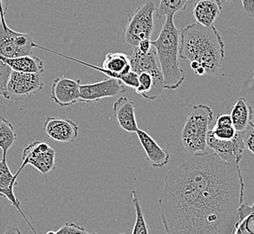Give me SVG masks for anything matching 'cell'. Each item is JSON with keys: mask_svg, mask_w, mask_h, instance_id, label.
<instances>
[{"mask_svg": "<svg viewBox=\"0 0 254 234\" xmlns=\"http://www.w3.org/2000/svg\"><path fill=\"white\" fill-rule=\"evenodd\" d=\"M245 182L240 165L196 154L167 173L159 205L166 234H232Z\"/></svg>", "mask_w": 254, "mask_h": 234, "instance_id": "6da1fadb", "label": "cell"}, {"mask_svg": "<svg viewBox=\"0 0 254 234\" xmlns=\"http://www.w3.org/2000/svg\"><path fill=\"white\" fill-rule=\"evenodd\" d=\"M180 57L190 62L197 76H215L225 58V44L214 25L198 23L187 25L181 32Z\"/></svg>", "mask_w": 254, "mask_h": 234, "instance_id": "7a4b0ae2", "label": "cell"}, {"mask_svg": "<svg viewBox=\"0 0 254 234\" xmlns=\"http://www.w3.org/2000/svg\"><path fill=\"white\" fill-rule=\"evenodd\" d=\"M173 15L167 16L159 37L152 41V47L156 52L160 61L164 89L174 90L180 88L185 80V72L178 60L180 54L181 32L177 29Z\"/></svg>", "mask_w": 254, "mask_h": 234, "instance_id": "3957f363", "label": "cell"}, {"mask_svg": "<svg viewBox=\"0 0 254 234\" xmlns=\"http://www.w3.org/2000/svg\"><path fill=\"white\" fill-rule=\"evenodd\" d=\"M213 119L210 107L198 104L191 108L181 132V142L192 156L206 152L207 134Z\"/></svg>", "mask_w": 254, "mask_h": 234, "instance_id": "277c9868", "label": "cell"}, {"mask_svg": "<svg viewBox=\"0 0 254 234\" xmlns=\"http://www.w3.org/2000/svg\"><path fill=\"white\" fill-rule=\"evenodd\" d=\"M156 6L152 1H145L128 17L126 28L121 33V40L127 49H135L144 40H151L154 28Z\"/></svg>", "mask_w": 254, "mask_h": 234, "instance_id": "5b68a950", "label": "cell"}, {"mask_svg": "<svg viewBox=\"0 0 254 234\" xmlns=\"http://www.w3.org/2000/svg\"><path fill=\"white\" fill-rule=\"evenodd\" d=\"M35 46L31 34L17 33L6 25L5 18L0 25V56L14 58L33 54Z\"/></svg>", "mask_w": 254, "mask_h": 234, "instance_id": "8992f818", "label": "cell"}, {"mask_svg": "<svg viewBox=\"0 0 254 234\" xmlns=\"http://www.w3.org/2000/svg\"><path fill=\"white\" fill-rule=\"evenodd\" d=\"M44 87L42 74L24 73L13 70L7 82L5 98L13 101L22 100L40 92Z\"/></svg>", "mask_w": 254, "mask_h": 234, "instance_id": "52a82bcc", "label": "cell"}, {"mask_svg": "<svg viewBox=\"0 0 254 234\" xmlns=\"http://www.w3.org/2000/svg\"><path fill=\"white\" fill-rule=\"evenodd\" d=\"M22 160L23 168L31 165L42 174L47 175L55 166V151L48 143L35 141L24 149Z\"/></svg>", "mask_w": 254, "mask_h": 234, "instance_id": "ba28073f", "label": "cell"}, {"mask_svg": "<svg viewBox=\"0 0 254 234\" xmlns=\"http://www.w3.org/2000/svg\"><path fill=\"white\" fill-rule=\"evenodd\" d=\"M46 51L54 54H58L60 56H64L65 58H69V59L74 60L76 62L83 64L85 66L94 68L96 70H98L100 72L106 74V76H108V78H117L118 80H120L125 86L127 84V74L132 70L130 57H128L127 54H121V53H108L104 58L102 67L100 68V67H97V66H94V65L86 63V62L78 60L76 58L65 56L64 54L54 53L51 50L46 49Z\"/></svg>", "mask_w": 254, "mask_h": 234, "instance_id": "9c48e42d", "label": "cell"}, {"mask_svg": "<svg viewBox=\"0 0 254 234\" xmlns=\"http://www.w3.org/2000/svg\"><path fill=\"white\" fill-rule=\"evenodd\" d=\"M126 91L127 87L117 78H105L97 83H80L79 102H97L103 98L117 97Z\"/></svg>", "mask_w": 254, "mask_h": 234, "instance_id": "30bf717a", "label": "cell"}, {"mask_svg": "<svg viewBox=\"0 0 254 234\" xmlns=\"http://www.w3.org/2000/svg\"><path fill=\"white\" fill-rule=\"evenodd\" d=\"M206 144L222 161L231 164L240 165L245 149L242 132H236V135L233 140L221 141L215 139L209 131L207 134Z\"/></svg>", "mask_w": 254, "mask_h": 234, "instance_id": "8fae6325", "label": "cell"}, {"mask_svg": "<svg viewBox=\"0 0 254 234\" xmlns=\"http://www.w3.org/2000/svg\"><path fill=\"white\" fill-rule=\"evenodd\" d=\"M80 80H74L66 77L55 78L52 85L51 98L62 108H67L79 102Z\"/></svg>", "mask_w": 254, "mask_h": 234, "instance_id": "7c38bea8", "label": "cell"}, {"mask_svg": "<svg viewBox=\"0 0 254 234\" xmlns=\"http://www.w3.org/2000/svg\"><path fill=\"white\" fill-rule=\"evenodd\" d=\"M24 168L20 166L17 172L15 175L10 171L9 167L7 165V162L5 159H2L0 161V196L6 198L9 201L12 205L15 207L16 209L19 211L21 215L25 218V222L27 223V225H29L30 228L33 231L34 234H38L36 233V231L34 230L33 225H31L29 220L27 219V217L25 216L24 212L22 211L21 208V203L20 201L15 197V186L17 185V177L19 176L21 171Z\"/></svg>", "mask_w": 254, "mask_h": 234, "instance_id": "4fadbf2b", "label": "cell"}, {"mask_svg": "<svg viewBox=\"0 0 254 234\" xmlns=\"http://www.w3.org/2000/svg\"><path fill=\"white\" fill-rule=\"evenodd\" d=\"M44 130L47 136L56 142H74L78 135V126L73 121L58 117H47Z\"/></svg>", "mask_w": 254, "mask_h": 234, "instance_id": "5bb4252c", "label": "cell"}, {"mask_svg": "<svg viewBox=\"0 0 254 234\" xmlns=\"http://www.w3.org/2000/svg\"><path fill=\"white\" fill-rule=\"evenodd\" d=\"M136 134L141 145L146 153L147 161L151 163V165L156 169H161L166 166L171 160L170 153L161 148L156 141L146 132L139 129Z\"/></svg>", "mask_w": 254, "mask_h": 234, "instance_id": "9a60e30c", "label": "cell"}, {"mask_svg": "<svg viewBox=\"0 0 254 234\" xmlns=\"http://www.w3.org/2000/svg\"><path fill=\"white\" fill-rule=\"evenodd\" d=\"M112 111L119 126L124 131L136 133L139 128L134 112V103L132 100L124 97L118 98L113 105Z\"/></svg>", "mask_w": 254, "mask_h": 234, "instance_id": "2e32d148", "label": "cell"}, {"mask_svg": "<svg viewBox=\"0 0 254 234\" xmlns=\"http://www.w3.org/2000/svg\"><path fill=\"white\" fill-rule=\"evenodd\" d=\"M222 8L221 0H195L192 14L196 23L209 27L214 25Z\"/></svg>", "mask_w": 254, "mask_h": 234, "instance_id": "e0dca14e", "label": "cell"}, {"mask_svg": "<svg viewBox=\"0 0 254 234\" xmlns=\"http://www.w3.org/2000/svg\"><path fill=\"white\" fill-rule=\"evenodd\" d=\"M132 71L139 74L142 72H148L150 74L158 73L161 71V68L157 64V54L155 49H152L148 54H142L139 50L135 48L133 54L130 57Z\"/></svg>", "mask_w": 254, "mask_h": 234, "instance_id": "ac0fdd59", "label": "cell"}, {"mask_svg": "<svg viewBox=\"0 0 254 234\" xmlns=\"http://www.w3.org/2000/svg\"><path fill=\"white\" fill-rule=\"evenodd\" d=\"M0 59L7 66H9L14 71L36 74H43L44 71V63L42 59L33 55L14 58H4L0 56Z\"/></svg>", "mask_w": 254, "mask_h": 234, "instance_id": "d6986e66", "label": "cell"}, {"mask_svg": "<svg viewBox=\"0 0 254 234\" xmlns=\"http://www.w3.org/2000/svg\"><path fill=\"white\" fill-rule=\"evenodd\" d=\"M233 126L236 132H245L252 123L254 110L245 98H240L231 112Z\"/></svg>", "mask_w": 254, "mask_h": 234, "instance_id": "ffe728a7", "label": "cell"}, {"mask_svg": "<svg viewBox=\"0 0 254 234\" xmlns=\"http://www.w3.org/2000/svg\"><path fill=\"white\" fill-rule=\"evenodd\" d=\"M16 138L17 135L13 124L4 117H0V149L3 152L2 159L6 160L7 151L15 144Z\"/></svg>", "mask_w": 254, "mask_h": 234, "instance_id": "44dd1931", "label": "cell"}, {"mask_svg": "<svg viewBox=\"0 0 254 234\" xmlns=\"http://www.w3.org/2000/svg\"><path fill=\"white\" fill-rule=\"evenodd\" d=\"M190 0H160L159 6L156 8L157 17L171 16L181 11L186 10Z\"/></svg>", "mask_w": 254, "mask_h": 234, "instance_id": "7402d4cb", "label": "cell"}, {"mask_svg": "<svg viewBox=\"0 0 254 234\" xmlns=\"http://www.w3.org/2000/svg\"><path fill=\"white\" fill-rule=\"evenodd\" d=\"M131 194H132V204L134 205L135 215H136L132 234H151L145 218L142 214V206L140 205V202L137 197L136 191L132 190Z\"/></svg>", "mask_w": 254, "mask_h": 234, "instance_id": "603a6c76", "label": "cell"}, {"mask_svg": "<svg viewBox=\"0 0 254 234\" xmlns=\"http://www.w3.org/2000/svg\"><path fill=\"white\" fill-rule=\"evenodd\" d=\"M212 135L215 137L217 140L221 141H230L233 140L236 135V131H235L234 126H215L210 130Z\"/></svg>", "mask_w": 254, "mask_h": 234, "instance_id": "cb8c5ba5", "label": "cell"}, {"mask_svg": "<svg viewBox=\"0 0 254 234\" xmlns=\"http://www.w3.org/2000/svg\"><path fill=\"white\" fill-rule=\"evenodd\" d=\"M12 71L13 70L9 66H7L0 59V97L5 98L6 86Z\"/></svg>", "mask_w": 254, "mask_h": 234, "instance_id": "d4e9b609", "label": "cell"}, {"mask_svg": "<svg viewBox=\"0 0 254 234\" xmlns=\"http://www.w3.org/2000/svg\"><path fill=\"white\" fill-rule=\"evenodd\" d=\"M56 234H97V233H88L83 226L74 223H66L56 232Z\"/></svg>", "mask_w": 254, "mask_h": 234, "instance_id": "484cf974", "label": "cell"}, {"mask_svg": "<svg viewBox=\"0 0 254 234\" xmlns=\"http://www.w3.org/2000/svg\"><path fill=\"white\" fill-rule=\"evenodd\" d=\"M242 133L245 149H248L254 155V122H252Z\"/></svg>", "mask_w": 254, "mask_h": 234, "instance_id": "4316f807", "label": "cell"}, {"mask_svg": "<svg viewBox=\"0 0 254 234\" xmlns=\"http://www.w3.org/2000/svg\"><path fill=\"white\" fill-rule=\"evenodd\" d=\"M215 126H233L232 117L227 114L219 115L215 119Z\"/></svg>", "mask_w": 254, "mask_h": 234, "instance_id": "83f0119b", "label": "cell"}, {"mask_svg": "<svg viewBox=\"0 0 254 234\" xmlns=\"http://www.w3.org/2000/svg\"><path fill=\"white\" fill-rule=\"evenodd\" d=\"M242 4L246 15L254 17V0H242Z\"/></svg>", "mask_w": 254, "mask_h": 234, "instance_id": "f1b7e54d", "label": "cell"}, {"mask_svg": "<svg viewBox=\"0 0 254 234\" xmlns=\"http://www.w3.org/2000/svg\"><path fill=\"white\" fill-rule=\"evenodd\" d=\"M152 41L151 40H144L139 44L137 49L139 50L142 54H148L152 50Z\"/></svg>", "mask_w": 254, "mask_h": 234, "instance_id": "f546056e", "label": "cell"}, {"mask_svg": "<svg viewBox=\"0 0 254 234\" xmlns=\"http://www.w3.org/2000/svg\"><path fill=\"white\" fill-rule=\"evenodd\" d=\"M6 9H7V6L5 5L4 0H0V25L2 23V20L5 18Z\"/></svg>", "mask_w": 254, "mask_h": 234, "instance_id": "4dcf8cb0", "label": "cell"}, {"mask_svg": "<svg viewBox=\"0 0 254 234\" xmlns=\"http://www.w3.org/2000/svg\"><path fill=\"white\" fill-rule=\"evenodd\" d=\"M4 234H22V233H21V231L17 227L9 225V226L6 227Z\"/></svg>", "mask_w": 254, "mask_h": 234, "instance_id": "1f68e13d", "label": "cell"}, {"mask_svg": "<svg viewBox=\"0 0 254 234\" xmlns=\"http://www.w3.org/2000/svg\"><path fill=\"white\" fill-rule=\"evenodd\" d=\"M46 234H56V233L53 232V231H50L48 233H46Z\"/></svg>", "mask_w": 254, "mask_h": 234, "instance_id": "d6a6232c", "label": "cell"}, {"mask_svg": "<svg viewBox=\"0 0 254 234\" xmlns=\"http://www.w3.org/2000/svg\"><path fill=\"white\" fill-rule=\"evenodd\" d=\"M226 1H232V0H226Z\"/></svg>", "mask_w": 254, "mask_h": 234, "instance_id": "836d02e7", "label": "cell"}, {"mask_svg": "<svg viewBox=\"0 0 254 234\" xmlns=\"http://www.w3.org/2000/svg\"></svg>", "mask_w": 254, "mask_h": 234, "instance_id": "e575fe53", "label": "cell"}]
</instances>
